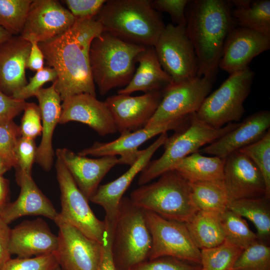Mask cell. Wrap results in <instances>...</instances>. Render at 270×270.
Returning <instances> with one entry per match:
<instances>
[{"mask_svg":"<svg viewBox=\"0 0 270 270\" xmlns=\"http://www.w3.org/2000/svg\"><path fill=\"white\" fill-rule=\"evenodd\" d=\"M58 237L41 218L25 220L10 230L9 250L18 258L54 254Z\"/></svg>","mask_w":270,"mask_h":270,"instance_id":"7402d4cb","label":"cell"},{"mask_svg":"<svg viewBox=\"0 0 270 270\" xmlns=\"http://www.w3.org/2000/svg\"><path fill=\"white\" fill-rule=\"evenodd\" d=\"M188 0H151L152 7L156 11L168 13L176 25L186 26V11Z\"/></svg>","mask_w":270,"mask_h":270,"instance_id":"ee69618b","label":"cell"},{"mask_svg":"<svg viewBox=\"0 0 270 270\" xmlns=\"http://www.w3.org/2000/svg\"><path fill=\"white\" fill-rule=\"evenodd\" d=\"M12 36H13L0 26V44L8 40Z\"/></svg>","mask_w":270,"mask_h":270,"instance_id":"816d5d0a","label":"cell"},{"mask_svg":"<svg viewBox=\"0 0 270 270\" xmlns=\"http://www.w3.org/2000/svg\"><path fill=\"white\" fill-rule=\"evenodd\" d=\"M20 126L21 136L34 140L42 134V118L39 106L26 102Z\"/></svg>","mask_w":270,"mask_h":270,"instance_id":"60d3db41","label":"cell"},{"mask_svg":"<svg viewBox=\"0 0 270 270\" xmlns=\"http://www.w3.org/2000/svg\"><path fill=\"white\" fill-rule=\"evenodd\" d=\"M231 270H270V247L257 241L243 250Z\"/></svg>","mask_w":270,"mask_h":270,"instance_id":"8d00e7d4","label":"cell"},{"mask_svg":"<svg viewBox=\"0 0 270 270\" xmlns=\"http://www.w3.org/2000/svg\"><path fill=\"white\" fill-rule=\"evenodd\" d=\"M232 16L239 26L270 36V0H230Z\"/></svg>","mask_w":270,"mask_h":270,"instance_id":"f546056e","label":"cell"},{"mask_svg":"<svg viewBox=\"0 0 270 270\" xmlns=\"http://www.w3.org/2000/svg\"><path fill=\"white\" fill-rule=\"evenodd\" d=\"M54 270H62L58 266Z\"/></svg>","mask_w":270,"mask_h":270,"instance_id":"db71d44e","label":"cell"},{"mask_svg":"<svg viewBox=\"0 0 270 270\" xmlns=\"http://www.w3.org/2000/svg\"><path fill=\"white\" fill-rule=\"evenodd\" d=\"M228 209L249 220L256 229L258 240L268 244L270 238V199L264 196L231 200Z\"/></svg>","mask_w":270,"mask_h":270,"instance_id":"4dcf8cb0","label":"cell"},{"mask_svg":"<svg viewBox=\"0 0 270 270\" xmlns=\"http://www.w3.org/2000/svg\"><path fill=\"white\" fill-rule=\"evenodd\" d=\"M94 18L103 32L146 47L154 46L165 26L150 0H106Z\"/></svg>","mask_w":270,"mask_h":270,"instance_id":"3957f363","label":"cell"},{"mask_svg":"<svg viewBox=\"0 0 270 270\" xmlns=\"http://www.w3.org/2000/svg\"><path fill=\"white\" fill-rule=\"evenodd\" d=\"M260 171L266 186L265 197L270 198V130L256 142L239 150Z\"/></svg>","mask_w":270,"mask_h":270,"instance_id":"d590c367","label":"cell"},{"mask_svg":"<svg viewBox=\"0 0 270 270\" xmlns=\"http://www.w3.org/2000/svg\"><path fill=\"white\" fill-rule=\"evenodd\" d=\"M224 159L223 182L230 201L265 196L262 176L249 158L237 150Z\"/></svg>","mask_w":270,"mask_h":270,"instance_id":"d6986e66","label":"cell"},{"mask_svg":"<svg viewBox=\"0 0 270 270\" xmlns=\"http://www.w3.org/2000/svg\"><path fill=\"white\" fill-rule=\"evenodd\" d=\"M54 254L62 270H98L102 244L86 236L75 227L60 224Z\"/></svg>","mask_w":270,"mask_h":270,"instance_id":"9a60e30c","label":"cell"},{"mask_svg":"<svg viewBox=\"0 0 270 270\" xmlns=\"http://www.w3.org/2000/svg\"><path fill=\"white\" fill-rule=\"evenodd\" d=\"M239 122H230L215 128L199 119L196 113L191 114L188 126L168 138L164 151L158 158L150 162L140 172L138 184H148L172 169L178 161L197 152L202 146L211 144L236 128Z\"/></svg>","mask_w":270,"mask_h":270,"instance_id":"52a82bcc","label":"cell"},{"mask_svg":"<svg viewBox=\"0 0 270 270\" xmlns=\"http://www.w3.org/2000/svg\"><path fill=\"white\" fill-rule=\"evenodd\" d=\"M10 230L0 216V270L11 258L9 250Z\"/></svg>","mask_w":270,"mask_h":270,"instance_id":"c3c4849f","label":"cell"},{"mask_svg":"<svg viewBox=\"0 0 270 270\" xmlns=\"http://www.w3.org/2000/svg\"><path fill=\"white\" fill-rule=\"evenodd\" d=\"M168 138L167 132L160 134L150 146L142 150L136 160L124 174L110 182L99 186L90 197L89 200L104 208L106 224L114 226L119 205L124 194L134 178L150 161L154 152L164 144Z\"/></svg>","mask_w":270,"mask_h":270,"instance_id":"2e32d148","label":"cell"},{"mask_svg":"<svg viewBox=\"0 0 270 270\" xmlns=\"http://www.w3.org/2000/svg\"><path fill=\"white\" fill-rule=\"evenodd\" d=\"M154 48L162 68L172 82L186 81L197 76L198 60L186 26L168 24Z\"/></svg>","mask_w":270,"mask_h":270,"instance_id":"30bf717a","label":"cell"},{"mask_svg":"<svg viewBox=\"0 0 270 270\" xmlns=\"http://www.w3.org/2000/svg\"><path fill=\"white\" fill-rule=\"evenodd\" d=\"M16 180L20 188V193L17 199L8 203L0 214L3 220L8 224L20 217L42 216L54 221L58 212L38 187L32 175L16 172Z\"/></svg>","mask_w":270,"mask_h":270,"instance_id":"cb8c5ba5","label":"cell"},{"mask_svg":"<svg viewBox=\"0 0 270 270\" xmlns=\"http://www.w3.org/2000/svg\"><path fill=\"white\" fill-rule=\"evenodd\" d=\"M114 228L106 225V232L102 242V252L98 270H117L112 256V242Z\"/></svg>","mask_w":270,"mask_h":270,"instance_id":"7dc6e473","label":"cell"},{"mask_svg":"<svg viewBox=\"0 0 270 270\" xmlns=\"http://www.w3.org/2000/svg\"><path fill=\"white\" fill-rule=\"evenodd\" d=\"M20 137V126L13 120L0 124V156L12 168L17 166L16 152Z\"/></svg>","mask_w":270,"mask_h":270,"instance_id":"74e56055","label":"cell"},{"mask_svg":"<svg viewBox=\"0 0 270 270\" xmlns=\"http://www.w3.org/2000/svg\"><path fill=\"white\" fill-rule=\"evenodd\" d=\"M56 169L60 191L61 210L54 222L56 225H71L88 238L102 243L106 232L104 221L100 220L94 214L88 200L58 158Z\"/></svg>","mask_w":270,"mask_h":270,"instance_id":"9c48e42d","label":"cell"},{"mask_svg":"<svg viewBox=\"0 0 270 270\" xmlns=\"http://www.w3.org/2000/svg\"><path fill=\"white\" fill-rule=\"evenodd\" d=\"M162 91L153 92L139 96L117 94L104 101L110 111L120 134L144 128L156 112Z\"/></svg>","mask_w":270,"mask_h":270,"instance_id":"e0dca14e","label":"cell"},{"mask_svg":"<svg viewBox=\"0 0 270 270\" xmlns=\"http://www.w3.org/2000/svg\"><path fill=\"white\" fill-rule=\"evenodd\" d=\"M35 96L39 103L42 118V138L36 148L35 162L45 171L50 170L54 152L52 136L62 112V101L54 83L48 88H42Z\"/></svg>","mask_w":270,"mask_h":270,"instance_id":"484cf974","label":"cell"},{"mask_svg":"<svg viewBox=\"0 0 270 270\" xmlns=\"http://www.w3.org/2000/svg\"><path fill=\"white\" fill-rule=\"evenodd\" d=\"M31 43L20 35L0 44V90L12 96L28 82L26 76Z\"/></svg>","mask_w":270,"mask_h":270,"instance_id":"d4e9b609","label":"cell"},{"mask_svg":"<svg viewBox=\"0 0 270 270\" xmlns=\"http://www.w3.org/2000/svg\"><path fill=\"white\" fill-rule=\"evenodd\" d=\"M58 263L54 254L10 259L2 270H54Z\"/></svg>","mask_w":270,"mask_h":270,"instance_id":"f35d334b","label":"cell"},{"mask_svg":"<svg viewBox=\"0 0 270 270\" xmlns=\"http://www.w3.org/2000/svg\"><path fill=\"white\" fill-rule=\"evenodd\" d=\"M225 159L206 156L198 152L177 162L172 168L190 183L223 180Z\"/></svg>","mask_w":270,"mask_h":270,"instance_id":"83f0119b","label":"cell"},{"mask_svg":"<svg viewBox=\"0 0 270 270\" xmlns=\"http://www.w3.org/2000/svg\"><path fill=\"white\" fill-rule=\"evenodd\" d=\"M190 116L122 134L110 142H95L90 146L78 154L82 156L90 155L98 157L119 156L120 164L131 166L140 155L142 150H138V148L142 144L158 135L182 128L189 121Z\"/></svg>","mask_w":270,"mask_h":270,"instance_id":"5bb4252c","label":"cell"},{"mask_svg":"<svg viewBox=\"0 0 270 270\" xmlns=\"http://www.w3.org/2000/svg\"><path fill=\"white\" fill-rule=\"evenodd\" d=\"M270 112L263 110L248 116L238 126L204 148L202 152L222 158L261 138L270 129Z\"/></svg>","mask_w":270,"mask_h":270,"instance_id":"603a6c76","label":"cell"},{"mask_svg":"<svg viewBox=\"0 0 270 270\" xmlns=\"http://www.w3.org/2000/svg\"><path fill=\"white\" fill-rule=\"evenodd\" d=\"M128 270H202L200 264L170 256L148 260Z\"/></svg>","mask_w":270,"mask_h":270,"instance_id":"ab89813d","label":"cell"},{"mask_svg":"<svg viewBox=\"0 0 270 270\" xmlns=\"http://www.w3.org/2000/svg\"><path fill=\"white\" fill-rule=\"evenodd\" d=\"M270 48V36L234 27L226 38L218 67L230 75L248 68L254 58Z\"/></svg>","mask_w":270,"mask_h":270,"instance_id":"ac0fdd59","label":"cell"},{"mask_svg":"<svg viewBox=\"0 0 270 270\" xmlns=\"http://www.w3.org/2000/svg\"><path fill=\"white\" fill-rule=\"evenodd\" d=\"M103 32L94 18L77 20L64 34L38 42L48 66L57 78L52 83L62 100L82 93L96 96L89 58L91 42Z\"/></svg>","mask_w":270,"mask_h":270,"instance_id":"6da1fadb","label":"cell"},{"mask_svg":"<svg viewBox=\"0 0 270 270\" xmlns=\"http://www.w3.org/2000/svg\"><path fill=\"white\" fill-rule=\"evenodd\" d=\"M77 122L88 125L101 136L118 132L112 114L104 102L82 93L62 100L59 124Z\"/></svg>","mask_w":270,"mask_h":270,"instance_id":"ffe728a7","label":"cell"},{"mask_svg":"<svg viewBox=\"0 0 270 270\" xmlns=\"http://www.w3.org/2000/svg\"><path fill=\"white\" fill-rule=\"evenodd\" d=\"M138 66L128 84L118 94H130L136 92L148 93L162 91L172 82L170 76L163 70L154 46H148L138 56Z\"/></svg>","mask_w":270,"mask_h":270,"instance_id":"4316f807","label":"cell"},{"mask_svg":"<svg viewBox=\"0 0 270 270\" xmlns=\"http://www.w3.org/2000/svg\"><path fill=\"white\" fill-rule=\"evenodd\" d=\"M146 48L106 32L92 40L89 52L90 70L102 96L128 84L135 72L137 58Z\"/></svg>","mask_w":270,"mask_h":270,"instance_id":"277c9868","label":"cell"},{"mask_svg":"<svg viewBox=\"0 0 270 270\" xmlns=\"http://www.w3.org/2000/svg\"><path fill=\"white\" fill-rule=\"evenodd\" d=\"M242 250L226 240L216 246L201 250L202 270H231Z\"/></svg>","mask_w":270,"mask_h":270,"instance_id":"836d02e7","label":"cell"},{"mask_svg":"<svg viewBox=\"0 0 270 270\" xmlns=\"http://www.w3.org/2000/svg\"><path fill=\"white\" fill-rule=\"evenodd\" d=\"M11 168H12L0 156V176H2L5 172Z\"/></svg>","mask_w":270,"mask_h":270,"instance_id":"f5cc1de1","label":"cell"},{"mask_svg":"<svg viewBox=\"0 0 270 270\" xmlns=\"http://www.w3.org/2000/svg\"><path fill=\"white\" fill-rule=\"evenodd\" d=\"M255 74L249 67L234 72L204 100L196 116L212 127L220 128L239 122L244 103L250 92Z\"/></svg>","mask_w":270,"mask_h":270,"instance_id":"ba28073f","label":"cell"},{"mask_svg":"<svg viewBox=\"0 0 270 270\" xmlns=\"http://www.w3.org/2000/svg\"><path fill=\"white\" fill-rule=\"evenodd\" d=\"M56 156L88 200L96 192L106 174L114 166L120 164L117 156H106L91 158L80 156L67 148L57 149Z\"/></svg>","mask_w":270,"mask_h":270,"instance_id":"44dd1931","label":"cell"},{"mask_svg":"<svg viewBox=\"0 0 270 270\" xmlns=\"http://www.w3.org/2000/svg\"><path fill=\"white\" fill-rule=\"evenodd\" d=\"M160 176L134 190L130 198L137 206L163 218L188 222L199 210L193 202L190 183L174 170Z\"/></svg>","mask_w":270,"mask_h":270,"instance_id":"5b68a950","label":"cell"},{"mask_svg":"<svg viewBox=\"0 0 270 270\" xmlns=\"http://www.w3.org/2000/svg\"><path fill=\"white\" fill-rule=\"evenodd\" d=\"M152 244L145 210L130 198L123 197L118 211L112 248L117 270H128L148 260Z\"/></svg>","mask_w":270,"mask_h":270,"instance_id":"8992f818","label":"cell"},{"mask_svg":"<svg viewBox=\"0 0 270 270\" xmlns=\"http://www.w3.org/2000/svg\"><path fill=\"white\" fill-rule=\"evenodd\" d=\"M32 0H0V26L12 36L22 30Z\"/></svg>","mask_w":270,"mask_h":270,"instance_id":"e575fe53","label":"cell"},{"mask_svg":"<svg viewBox=\"0 0 270 270\" xmlns=\"http://www.w3.org/2000/svg\"><path fill=\"white\" fill-rule=\"evenodd\" d=\"M185 224L200 250L216 246L225 241L220 214L198 210Z\"/></svg>","mask_w":270,"mask_h":270,"instance_id":"f1b7e54d","label":"cell"},{"mask_svg":"<svg viewBox=\"0 0 270 270\" xmlns=\"http://www.w3.org/2000/svg\"><path fill=\"white\" fill-rule=\"evenodd\" d=\"M190 185L193 202L199 210L221 214L228 209L230 200L223 180L196 182Z\"/></svg>","mask_w":270,"mask_h":270,"instance_id":"1f68e13d","label":"cell"},{"mask_svg":"<svg viewBox=\"0 0 270 270\" xmlns=\"http://www.w3.org/2000/svg\"><path fill=\"white\" fill-rule=\"evenodd\" d=\"M225 240L242 250L259 240L242 217L227 209L220 214Z\"/></svg>","mask_w":270,"mask_h":270,"instance_id":"d6a6232c","label":"cell"},{"mask_svg":"<svg viewBox=\"0 0 270 270\" xmlns=\"http://www.w3.org/2000/svg\"><path fill=\"white\" fill-rule=\"evenodd\" d=\"M232 4L225 0H190L186 30L198 60L197 76L214 82L226 38L236 22Z\"/></svg>","mask_w":270,"mask_h":270,"instance_id":"7a4b0ae2","label":"cell"},{"mask_svg":"<svg viewBox=\"0 0 270 270\" xmlns=\"http://www.w3.org/2000/svg\"><path fill=\"white\" fill-rule=\"evenodd\" d=\"M37 147L34 140L21 136L16 148L17 166L16 173L24 172L31 174L35 162Z\"/></svg>","mask_w":270,"mask_h":270,"instance_id":"7bdbcfd3","label":"cell"},{"mask_svg":"<svg viewBox=\"0 0 270 270\" xmlns=\"http://www.w3.org/2000/svg\"><path fill=\"white\" fill-rule=\"evenodd\" d=\"M145 214L152 238L148 260L170 256L200 264V250L184 222L146 210Z\"/></svg>","mask_w":270,"mask_h":270,"instance_id":"8fae6325","label":"cell"},{"mask_svg":"<svg viewBox=\"0 0 270 270\" xmlns=\"http://www.w3.org/2000/svg\"><path fill=\"white\" fill-rule=\"evenodd\" d=\"M28 58L26 68L38 72L44 68V58L38 42H32Z\"/></svg>","mask_w":270,"mask_h":270,"instance_id":"681fc988","label":"cell"},{"mask_svg":"<svg viewBox=\"0 0 270 270\" xmlns=\"http://www.w3.org/2000/svg\"><path fill=\"white\" fill-rule=\"evenodd\" d=\"M26 100L15 98L0 90V124L13 120L24 110Z\"/></svg>","mask_w":270,"mask_h":270,"instance_id":"bcb514c9","label":"cell"},{"mask_svg":"<svg viewBox=\"0 0 270 270\" xmlns=\"http://www.w3.org/2000/svg\"><path fill=\"white\" fill-rule=\"evenodd\" d=\"M212 80L198 77L172 82L163 90L159 105L144 127L148 128L182 118L196 112L212 87Z\"/></svg>","mask_w":270,"mask_h":270,"instance_id":"7c38bea8","label":"cell"},{"mask_svg":"<svg viewBox=\"0 0 270 270\" xmlns=\"http://www.w3.org/2000/svg\"><path fill=\"white\" fill-rule=\"evenodd\" d=\"M76 18L56 0H33L20 36L30 42H41L66 32Z\"/></svg>","mask_w":270,"mask_h":270,"instance_id":"4fadbf2b","label":"cell"},{"mask_svg":"<svg viewBox=\"0 0 270 270\" xmlns=\"http://www.w3.org/2000/svg\"><path fill=\"white\" fill-rule=\"evenodd\" d=\"M56 78L57 74L54 68L49 66L44 67L36 72L33 76L30 78L29 82L15 92L12 96L16 99L26 100L30 97L35 96L44 84L49 82H54Z\"/></svg>","mask_w":270,"mask_h":270,"instance_id":"b9f144b4","label":"cell"},{"mask_svg":"<svg viewBox=\"0 0 270 270\" xmlns=\"http://www.w3.org/2000/svg\"><path fill=\"white\" fill-rule=\"evenodd\" d=\"M9 181L0 176V214L8 204Z\"/></svg>","mask_w":270,"mask_h":270,"instance_id":"f907efd6","label":"cell"},{"mask_svg":"<svg viewBox=\"0 0 270 270\" xmlns=\"http://www.w3.org/2000/svg\"><path fill=\"white\" fill-rule=\"evenodd\" d=\"M68 10L77 20L94 18L106 2L105 0H65Z\"/></svg>","mask_w":270,"mask_h":270,"instance_id":"f6af8a7d","label":"cell"}]
</instances>
